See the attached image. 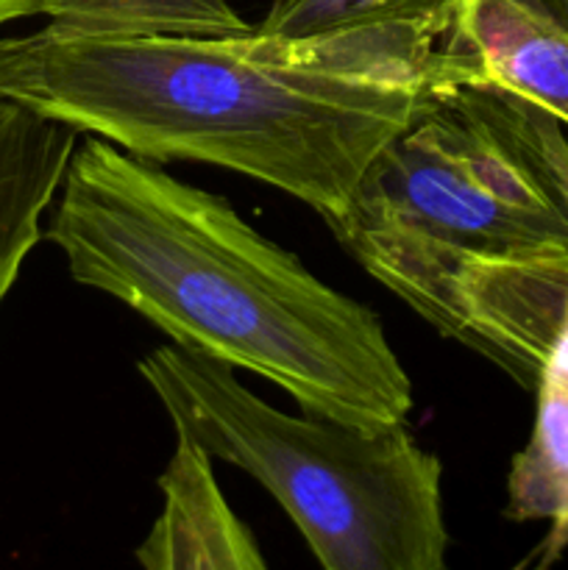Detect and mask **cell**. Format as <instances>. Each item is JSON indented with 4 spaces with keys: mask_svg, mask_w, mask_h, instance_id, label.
<instances>
[{
    "mask_svg": "<svg viewBox=\"0 0 568 570\" xmlns=\"http://www.w3.org/2000/svg\"><path fill=\"white\" fill-rule=\"evenodd\" d=\"M462 50L410 26L282 39L67 33L0 39V98L148 161H204L293 195L332 226L373 156Z\"/></svg>",
    "mask_w": 568,
    "mask_h": 570,
    "instance_id": "obj_1",
    "label": "cell"
},
{
    "mask_svg": "<svg viewBox=\"0 0 568 570\" xmlns=\"http://www.w3.org/2000/svg\"><path fill=\"white\" fill-rule=\"evenodd\" d=\"M48 239L70 276L310 415L401 426L412 382L382 321L262 237L228 200L81 134Z\"/></svg>",
    "mask_w": 568,
    "mask_h": 570,
    "instance_id": "obj_2",
    "label": "cell"
},
{
    "mask_svg": "<svg viewBox=\"0 0 568 570\" xmlns=\"http://www.w3.org/2000/svg\"><path fill=\"white\" fill-rule=\"evenodd\" d=\"M337 243L460 343V278L479 265L568 259V137L477 61L429 92L373 156Z\"/></svg>",
    "mask_w": 568,
    "mask_h": 570,
    "instance_id": "obj_3",
    "label": "cell"
},
{
    "mask_svg": "<svg viewBox=\"0 0 568 570\" xmlns=\"http://www.w3.org/2000/svg\"><path fill=\"white\" fill-rule=\"evenodd\" d=\"M182 438L239 468L293 518L323 570H451L443 465L401 426L290 415L228 365L165 345L137 362ZM543 543L516 570H549Z\"/></svg>",
    "mask_w": 568,
    "mask_h": 570,
    "instance_id": "obj_4",
    "label": "cell"
},
{
    "mask_svg": "<svg viewBox=\"0 0 568 570\" xmlns=\"http://www.w3.org/2000/svg\"><path fill=\"white\" fill-rule=\"evenodd\" d=\"M159 490L161 510L137 549L143 570H271L193 440L176 434Z\"/></svg>",
    "mask_w": 568,
    "mask_h": 570,
    "instance_id": "obj_5",
    "label": "cell"
},
{
    "mask_svg": "<svg viewBox=\"0 0 568 570\" xmlns=\"http://www.w3.org/2000/svg\"><path fill=\"white\" fill-rule=\"evenodd\" d=\"M81 134L0 98V306L39 243V220L59 198Z\"/></svg>",
    "mask_w": 568,
    "mask_h": 570,
    "instance_id": "obj_6",
    "label": "cell"
},
{
    "mask_svg": "<svg viewBox=\"0 0 568 570\" xmlns=\"http://www.w3.org/2000/svg\"><path fill=\"white\" fill-rule=\"evenodd\" d=\"M477 61L479 76L568 126V31L521 0H468L449 39Z\"/></svg>",
    "mask_w": 568,
    "mask_h": 570,
    "instance_id": "obj_7",
    "label": "cell"
},
{
    "mask_svg": "<svg viewBox=\"0 0 568 570\" xmlns=\"http://www.w3.org/2000/svg\"><path fill=\"white\" fill-rule=\"evenodd\" d=\"M538 417L507 476V518L560 521L568 495V321L551 345L538 384Z\"/></svg>",
    "mask_w": 568,
    "mask_h": 570,
    "instance_id": "obj_8",
    "label": "cell"
},
{
    "mask_svg": "<svg viewBox=\"0 0 568 570\" xmlns=\"http://www.w3.org/2000/svg\"><path fill=\"white\" fill-rule=\"evenodd\" d=\"M39 14L67 33L234 37L251 31L228 0H39Z\"/></svg>",
    "mask_w": 568,
    "mask_h": 570,
    "instance_id": "obj_9",
    "label": "cell"
},
{
    "mask_svg": "<svg viewBox=\"0 0 568 570\" xmlns=\"http://www.w3.org/2000/svg\"><path fill=\"white\" fill-rule=\"evenodd\" d=\"M468 0H273L256 31L267 37L306 39L376 26H410L445 42Z\"/></svg>",
    "mask_w": 568,
    "mask_h": 570,
    "instance_id": "obj_10",
    "label": "cell"
},
{
    "mask_svg": "<svg viewBox=\"0 0 568 570\" xmlns=\"http://www.w3.org/2000/svg\"><path fill=\"white\" fill-rule=\"evenodd\" d=\"M523 6L535 9L538 14H543L546 20L557 22L560 28L568 31V0H521Z\"/></svg>",
    "mask_w": 568,
    "mask_h": 570,
    "instance_id": "obj_11",
    "label": "cell"
},
{
    "mask_svg": "<svg viewBox=\"0 0 568 570\" xmlns=\"http://www.w3.org/2000/svg\"><path fill=\"white\" fill-rule=\"evenodd\" d=\"M33 14H39V0H0V28Z\"/></svg>",
    "mask_w": 568,
    "mask_h": 570,
    "instance_id": "obj_12",
    "label": "cell"
},
{
    "mask_svg": "<svg viewBox=\"0 0 568 570\" xmlns=\"http://www.w3.org/2000/svg\"><path fill=\"white\" fill-rule=\"evenodd\" d=\"M555 523H562V527H568V495H566V501H562V512H560V521H555Z\"/></svg>",
    "mask_w": 568,
    "mask_h": 570,
    "instance_id": "obj_13",
    "label": "cell"
}]
</instances>
